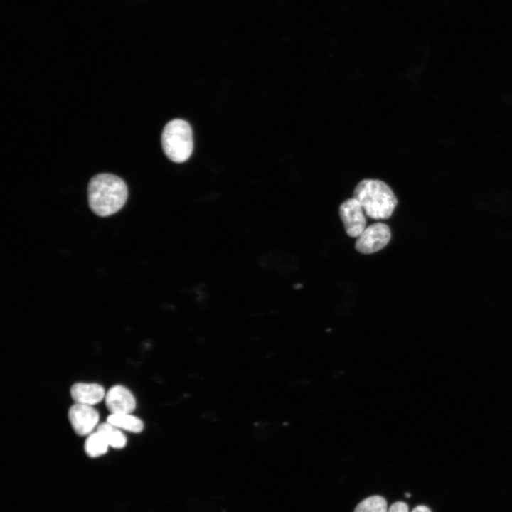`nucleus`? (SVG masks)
<instances>
[{
    "instance_id": "obj_8",
    "label": "nucleus",
    "mask_w": 512,
    "mask_h": 512,
    "mask_svg": "<svg viewBox=\"0 0 512 512\" xmlns=\"http://www.w3.org/2000/svg\"><path fill=\"white\" fill-rule=\"evenodd\" d=\"M104 388L96 383H78L72 385L70 395L75 403L93 405L105 397Z\"/></svg>"
},
{
    "instance_id": "obj_14",
    "label": "nucleus",
    "mask_w": 512,
    "mask_h": 512,
    "mask_svg": "<svg viewBox=\"0 0 512 512\" xmlns=\"http://www.w3.org/2000/svg\"><path fill=\"white\" fill-rule=\"evenodd\" d=\"M412 512H431V511L427 506H417L412 511Z\"/></svg>"
},
{
    "instance_id": "obj_6",
    "label": "nucleus",
    "mask_w": 512,
    "mask_h": 512,
    "mask_svg": "<svg viewBox=\"0 0 512 512\" xmlns=\"http://www.w3.org/2000/svg\"><path fill=\"white\" fill-rule=\"evenodd\" d=\"M68 418L73 430L80 436L92 432L99 421V413L91 405L75 403L68 411Z\"/></svg>"
},
{
    "instance_id": "obj_10",
    "label": "nucleus",
    "mask_w": 512,
    "mask_h": 512,
    "mask_svg": "<svg viewBox=\"0 0 512 512\" xmlns=\"http://www.w3.org/2000/svg\"><path fill=\"white\" fill-rule=\"evenodd\" d=\"M97 427L96 431L102 435L110 447L115 449H121L126 445V436L119 428L107 422L102 423Z\"/></svg>"
},
{
    "instance_id": "obj_11",
    "label": "nucleus",
    "mask_w": 512,
    "mask_h": 512,
    "mask_svg": "<svg viewBox=\"0 0 512 512\" xmlns=\"http://www.w3.org/2000/svg\"><path fill=\"white\" fill-rule=\"evenodd\" d=\"M105 439L102 435L95 431L90 433L85 442V452L90 457H98L105 454L109 447Z\"/></svg>"
},
{
    "instance_id": "obj_1",
    "label": "nucleus",
    "mask_w": 512,
    "mask_h": 512,
    "mask_svg": "<svg viewBox=\"0 0 512 512\" xmlns=\"http://www.w3.org/2000/svg\"><path fill=\"white\" fill-rule=\"evenodd\" d=\"M128 190L124 181L111 174L94 176L87 186L88 203L96 215H111L119 211L125 204Z\"/></svg>"
},
{
    "instance_id": "obj_2",
    "label": "nucleus",
    "mask_w": 512,
    "mask_h": 512,
    "mask_svg": "<svg viewBox=\"0 0 512 512\" xmlns=\"http://www.w3.org/2000/svg\"><path fill=\"white\" fill-rule=\"evenodd\" d=\"M352 197L361 205L367 216L375 220L388 219L398 205L391 188L379 179L361 180L355 186Z\"/></svg>"
},
{
    "instance_id": "obj_15",
    "label": "nucleus",
    "mask_w": 512,
    "mask_h": 512,
    "mask_svg": "<svg viewBox=\"0 0 512 512\" xmlns=\"http://www.w3.org/2000/svg\"><path fill=\"white\" fill-rule=\"evenodd\" d=\"M405 496L407 498H409V497H410V493H405Z\"/></svg>"
},
{
    "instance_id": "obj_7",
    "label": "nucleus",
    "mask_w": 512,
    "mask_h": 512,
    "mask_svg": "<svg viewBox=\"0 0 512 512\" xmlns=\"http://www.w3.org/2000/svg\"><path fill=\"white\" fill-rule=\"evenodd\" d=\"M105 405L111 414L131 413L136 407L133 394L127 388L114 385L105 395Z\"/></svg>"
},
{
    "instance_id": "obj_13",
    "label": "nucleus",
    "mask_w": 512,
    "mask_h": 512,
    "mask_svg": "<svg viewBox=\"0 0 512 512\" xmlns=\"http://www.w3.org/2000/svg\"><path fill=\"white\" fill-rule=\"evenodd\" d=\"M387 512H409L407 505L402 501H396L391 505Z\"/></svg>"
},
{
    "instance_id": "obj_3",
    "label": "nucleus",
    "mask_w": 512,
    "mask_h": 512,
    "mask_svg": "<svg viewBox=\"0 0 512 512\" xmlns=\"http://www.w3.org/2000/svg\"><path fill=\"white\" fill-rule=\"evenodd\" d=\"M161 144L166 156L176 163L186 161L193 151V134L190 124L183 119H174L164 127Z\"/></svg>"
},
{
    "instance_id": "obj_4",
    "label": "nucleus",
    "mask_w": 512,
    "mask_h": 512,
    "mask_svg": "<svg viewBox=\"0 0 512 512\" xmlns=\"http://www.w3.org/2000/svg\"><path fill=\"white\" fill-rule=\"evenodd\" d=\"M390 238L389 226L383 223H375L366 228L357 238L355 248L360 253L372 254L384 248Z\"/></svg>"
},
{
    "instance_id": "obj_5",
    "label": "nucleus",
    "mask_w": 512,
    "mask_h": 512,
    "mask_svg": "<svg viewBox=\"0 0 512 512\" xmlns=\"http://www.w3.org/2000/svg\"><path fill=\"white\" fill-rule=\"evenodd\" d=\"M338 213L346 233L348 236L358 238L366 229L365 212L354 198L343 201L339 206Z\"/></svg>"
},
{
    "instance_id": "obj_9",
    "label": "nucleus",
    "mask_w": 512,
    "mask_h": 512,
    "mask_svg": "<svg viewBox=\"0 0 512 512\" xmlns=\"http://www.w3.org/2000/svg\"><path fill=\"white\" fill-rule=\"evenodd\" d=\"M107 422L119 429L134 433L142 432L144 427L142 421L131 413L111 414L107 417Z\"/></svg>"
},
{
    "instance_id": "obj_12",
    "label": "nucleus",
    "mask_w": 512,
    "mask_h": 512,
    "mask_svg": "<svg viewBox=\"0 0 512 512\" xmlns=\"http://www.w3.org/2000/svg\"><path fill=\"white\" fill-rule=\"evenodd\" d=\"M386 500L380 496H372L361 501L354 512H387Z\"/></svg>"
}]
</instances>
